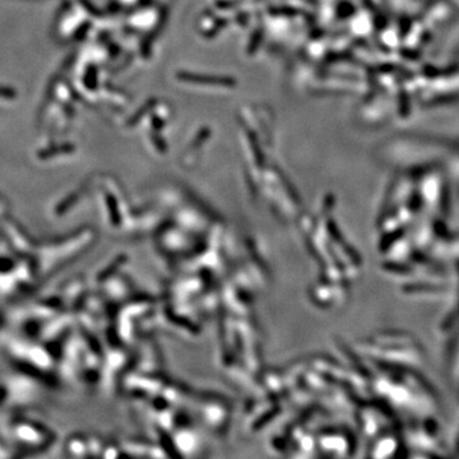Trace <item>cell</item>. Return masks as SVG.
Returning <instances> with one entry per match:
<instances>
[{"label": "cell", "mask_w": 459, "mask_h": 459, "mask_svg": "<svg viewBox=\"0 0 459 459\" xmlns=\"http://www.w3.org/2000/svg\"><path fill=\"white\" fill-rule=\"evenodd\" d=\"M16 96H17V92L14 91L13 88L0 86V97L2 98H14Z\"/></svg>", "instance_id": "obj_1"}]
</instances>
